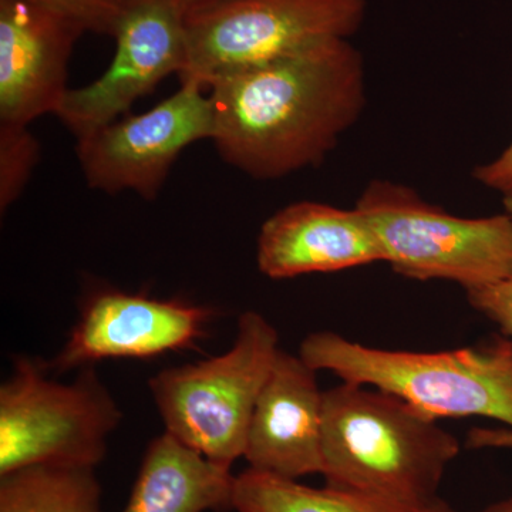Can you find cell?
Segmentation results:
<instances>
[{
	"label": "cell",
	"mask_w": 512,
	"mask_h": 512,
	"mask_svg": "<svg viewBox=\"0 0 512 512\" xmlns=\"http://www.w3.org/2000/svg\"><path fill=\"white\" fill-rule=\"evenodd\" d=\"M222 160L258 180L316 167L362 116L365 63L349 40L217 77L208 86Z\"/></svg>",
	"instance_id": "obj_1"
},
{
	"label": "cell",
	"mask_w": 512,
	"mask_h": 512,
	"mask_svg": "<svg viewBox=\"0 0 512 512\" xmlns=\"http://www.w3.org/2000/svg\"><path fill=\"white\" fill-rule=\"evenodd\" d=\"M460 441L393 394L342 382L323 392L326 484L410 507L439 500Z\"/></svg>",
	"instance_id": "obj_2"
},
{
	"label": "cell",
	"mask_w": 512,
	"mask_h": 512,
	"mask_svg": "<svg viewBox=\"0 0 512 512\" xmlns=\"http://www.w3.org/2000/svg\"><path fill=\"white\" fill-rule=\"evenodd\" d=\"M299 356L316 372L340 382L393 394L419 412L446 417H487L512 427V339L493 336L447 352L370 348L330 330L306 336Z\"/></svg>",
	"instance_id": "obj_3"
},
{
	"label": "cell",
	"mask_w": 512,
	"mask_h": 512,
	"mask_svg": "<svg viewBox=\"0 0 512 512\" xmlns=\"http://www.w3.org/2000/svg\"><path fill=\"white\" fill-rule=\"evenodd\" d=\"M279 335L261 313L238 319L227 352L161 370L148 382L164 431L218 466L244 458L249 423L278 355Z\"/></svg>",
	"instance_id": "obj_4"
},
{
	"label": "cell",
	"mask_w": 512,
	"mask_h": 512,
	"mask_svg": "<svg viewBox=\"0 0 512 512\" xmlns=\"http://www.w3.org/2000/svg\"><path fill=\"white\" fill-rule=\"evenodd\" d=\"M47 362L13 357L0 386V476L36 464L99 466L123 420L96 367L69 383L53 379Z\"/></svg>",
	"instance_id": "obj_5"
},
{
	"label": "cell",
	"mask_w": 512,
	"mask_h": 512,
	"mask_svg": "<svg viewBox=\"0 0 512 512\" xmlns=\"http://www.w3.org/2000/svg\"><path fill=\"white\" fill-rule=\"evenodd\" d=\"M356 208L375 231L386 262L416 281L456 282L467 291L512 276V218H461L407 185L370 181Z\"/></svg>",
	"instance_id": "obj_6"
},
{
	"label": "cell",
	"mask_w": 512,
	"mask_h": 512,
	"mask_svg": "<svg viewBox=\"0 0 512 512\" xmlns=\"http://www.w3.org/2000/svg\"><path fill=\"white\" fill-rule=\"evenodd\" d=\"M366 0H202L187 9L188 57L180 83L202 89L222 74L349 40Z\"/></svg>",
	"instance_id": "obj_7"
},
{
	"label": "cell",
	"mask_w": 512,
	"mask_h": 512,
	"mask_svg": "<svg viewBox=\"0 0 512 512\" xmlns=\"http://www.w3.org/2000/svg\"><path fill=\"white\" fill-rule=\"evenodd\" d=\"M210 96L195 83H183L173 96L143 114L121 119L77 140L76 154L93 190L133 191L156 200L168 173L185 148L212 138Z\"/></svg>",
	"instance_id": "obj_8"
},
{
	"label": "cell",
	"mask_w": 512,
	"mask_h": 512,
	"mask_svg": "<svg viewBox=\"0 0 512 512\" xmlns=\"http://www.w3.org/2000/svg\"><path fill=\"white\" fill-rule=\"evenodd\" d=\"M187 8L181 0H136L116 30L109 69L80 89H70L56 114L79 140L126 116L141 97L171 74L180 76L188 57Z\"/></svg>",
	"instance_id": "obj_9"
},
{
	"label": "cell",
	"mask_w": 512,
	"mask_h": 512,
	"mask_svg": "<svg viewBox=\"0 0 512 512\" xmlns=\"http://www.w3.org/2000/svg\"><path fill=\"white\" fill-rule=\"evenodd\" d=\"M211 306L144 293L103 289L92 293L50 372H72L107 359H147L195 348L215 318Z\"/></svg>",
	"instance_id": "obj_10"
},
{
	"label": "cell",
	"mask_w": 512,
	"mask_h": 512,
	"mask_svg": "<svg viewBox=\"0 0 512 512\" xmlns=\"http://www.w3.org/2000/svg\"><path fill=\"white\" fill-rule=\"evenodd\" d=\"M84 30L32 0H0V124L59 113L74 43Z\"/></svg>",
	"instance_id": "obj_11"
},
{
	"label": "cell",
	"mask_w": 512,
	"mask_h": 512,
	"mask_svg": "<svg viewBox=\"0 0 512 512\" xmlns=\"http://www.w3.org/2000/svg\"><path fill=\"white\" fill-rule=\"evenodd\" d=\"M316 375L301 356L279 350L249 423V468L292 480L322 474L323 392Z\"/></svg>",
	"instance_id": "obj_12"
},
{
	"label": "cell",
	"mask_w": 512,
	"mask_h": 512,
	"mask_svg": "<svg viewBox=\"0 0 512 512\" xmlns=\"http://www.w3.org/2000/svg\"><path fill=\"white\" fill-rule=\"evenodd\" d=\"M376 262H386V256L356 207L295 202L265 221L256 242V264L271 279L330 274Z\"/></svg>",
	"instance_id": "obj_13"
},
{
	"label": "cell",
	"mask_w": 512,
	"mask_h": 512,
	"mask_svg": "<svg viewBox=\"0 0 512 512\" xmlns=\"http://www.w3.org/2000/svg\"><path fill=\"white\" fill-rule=\"evenodd\" d=\"M235 476L164 431L151 441L123 512L232 510Z\"/></svg>",
	"instance_id": "obj_14"
},
{
	"label": "cell",
	"mask_w": 512,
	"mask_h": 512,
	"mask_svg": "<svg viewBox=\"0 0 512 512\" xmlns=\"http://www.w3.org/2000/svg\"><path fill=\"white\" fill-rule=\"evenodd\" d=\"M430 505L410 507L328 484L309 487L254 468L235 476L232 494V510L237 512H426Z\"/></svg>",
	"instance_id": "obj_15"
},
{
	"label": "cell",
	"mask_w": 512,
	"mask_h": 512,
	"mask_svg": "<svg viewBox=\"0 0 512 512\" xmlns=\"http://www.w3.org/2000/svg\"><path fill=\"white\" fill-rule=\"evenodd\" d=\"M0 512H103L96 468L36 464L2 474Z\"/></svg>",
	"instance_id": "obj_16"
},
{
	"label": "cell",
	"mask_w": 512,
	"mask_h": 512,
	"mask_svg": "<svg viewBox=\"0 0 512 512\" xmlns=\"http://www.w3.org/2000/svg\"><path fill=\"white\" fill-rule=\"evenodd\" d=\"M40 144L29 127L0 124V210L13 204L39 163Z\"/></svg>",
	"instance_id": "obj_17"
},
{
	"label": "cell",
	"mask_w": 512,
	"mask_h": 512,
	"mask_svg": "<svg viewBox=\"0 0 512 512\" xmlns=\"http://www.w3.org/2000/svg\"><path fill=\"white\" fill-rule=\"evenodd\" d=\"M79 25L84 32L116 35L121 20L136 0H32Z\"/></svg>",
	"instance_id": "obj_18"
},
{
	"label": "cell",
	"mask_w": 512,
	"mask_h": 512,
	"mask_svg": "<svg viewBox=\"0 0 512 512\" xmlns=\"http://www.w3.org/2000/svg\"><path fill=\"white\" fill-rule=\"evenodd\" d=\"M466 293L470 305L494 322L503 335L512 339V276Z\"/></svg>",
	"instance_id": "obj_19"
},
{
	"label": "cell",
	"mask_w": 512,
	"mask_h": 512,
	"mask_svg": "<svg viewBox=\"0 0 512 512\" xmlns=\"http://www.w3.org/2000/svg\"><path fill=\"white\" fill-rule=\"evenodd\" d=\"M473 175L478 183L512 198V143L491 163L474 168Z\"/></svg>",
	"instance_id": "obj_20"
},
{
	"label": "cell",
	"mask_w": 512,
	"mask_h": 512,
	"mask_svg": "<svg viewBox=\"0 0 512 512\" xmlns=\"http://www.w3.org/2000/svg\"><path fill=\"white\" fill-rule=\"evenodd\" d=\"M480 512H512V498L490 505V507L484 508Z\"/></svg>",
	"instance_id": "obj_21"
},
{
	"label": "cell",
	"mask_w": 512,
	"mask_h": 512,
	"mask_svg": "<svg viewBox=\"0 0 512 512\" xmlns=\"http://www.w3.org/2000/svg\"><path fill=\"white\" fill-rule=\"evenodd\" d=\"M426 512H454L453 511V508L450 507V505H448L446 503V501H443V500H437L436 503H433L430 505L429 507V510H427Z\"/></svg>",
	"instance_id": "obj_22"
},
{
	"label": "cell",
	"mask_w": 512,
	"mask_h": 512,
	"mask_svg": "<svg viewBox=\"0 0 512 512\" xmlns=\"http://www.w3.org/2000/svg\"><path fill=\"white\" fill-rule=\"evenodd\" d=\"M504 204L507 214L512 218V198H504Z\"/></svg>",
	"instance_id": "obj_23"
},
{
	"label": "cell",
	"mask_w": 512,
	"mask_h": 512,
	"mask_svg": "<svg viewBox=\"0 0 512 512\" xmlns=\"http://www.w3.org/2000/svg\"><path fill=\"white\" fill-rule=\"evenodd\" d=\"M184 3L185 8H190V6L195 5V3L202 2V0H181Z\"/></svg>",
	"instance_id": "obj_24"
}]
</instances>
